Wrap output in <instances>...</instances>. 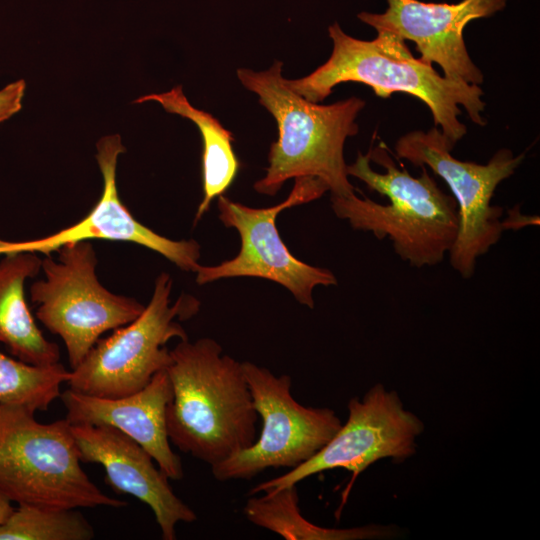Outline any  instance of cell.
I'll return each mask as SVG.
<instances>
[{
	"mask_svg": "<svg viewBox=\"0 0 540 540\" xmlns=\"http://www.w3.org/2000/svg\"><path fill=\"white\" fill-rule=\"evenodd\" d=\"M297 485L251 495L243 514L254 525L270 530L286 540H370L397 536L399 529L370 524L353 528H326L304 518L299 510Z\"/></svg>",
	"mask_w": 540,
	"mask_h": 540,
	"instance_id": "18",
	"label": "cell"
},
{
	"mask_svg": "<svg viewBox=\"0 0 540 540\" xmlns=\"http://www.w3.org/2000/svg\"><path fill=\"white\" fill-rule=\"evenodd\" d=\"M172 279L162 272L155 280L153 295L132 322L100 338L82 361L71 369L67 382L78 393L118 398L138 392L153 376L171 363L166 344L174 338L188 339L178 320H188L200 302L182 294L170 304Z\"/></svg>",
	"mask_w": 540,
	"mask_h": 540,
	"instance_id": "6",
	"label": "cell"
},
{
	"mask_svg": "<svg viewBox=\"0 0 540 540\" xmlns=\"http://www.w3.org/2000/svg\"><path fill=\"white\" fill-rule=\"evenodd\" d=\"M94 528L78 510L18 504L0 523V540H90Z\"/></svg>",
	"mask_w": 540,
	"mask_h": 540,
	"instance_id": "20",
	"label": "cell"
},
{
	"mask_svg": "<svg viewBox=\"0 0 540 540\" xmlns=\"http://www.w3.org/2000/svg\"><path fill=\"white\" fill-rule=\"evenodd\" d=\"M71 370L60 362L34 365L0 351V404L24 408L35 414L45 411L60 397Z\"/></svg>",
	"mask_w": 540,
	"mask_h": 540,
	"instance_id": "19",
	"label": "cell"
},
{
	"mask_svg": "<svg viewBox=\"0 0 540 540\" xmlns=\"http://www.w3.org/2000/svg\"><path fill=\"white\" fill-rule=\"evenodd\" d=\"M42 259L45 279L30 288L38 320L61 337L75 368L107 331L135 320L145 306L107 290L96 275L97 257L88 241L66 244Z\"/></svg>",
	"mask_w": 540,
	"mask_h": 540,
	"instance_id": "8",
	"label": "cell"
},
{
	"mask_svg": "<svg viewBox=\"0 0 540 540\" xmlns=\"http://www.w3.org/2000/svg\"><path fill=\"white\" fill-rule=\"evenodd\" d=\"M328 34L333 42L329 59L307 76L285 79L286 86L306 100L321 103L345 82L365 84L381 98L410 94L425 103L434 125L453 146L467 132L459 120L460 106L475 124L485 125L480 85L440 76L432 64L415 58L398 35L379 30L375 39L360 40L346 34L337 22L328 27Z\"/></svg>",
	"mask_w": 540,
	"mask_h": 540,
	"instance_id": "1",
	"label": "cell"
},
{
	"mask_svg": "<svg viewBox=\"0 0 540 540\" xmlns=\"http://www.w3.org/2000/svg\"><path fill=\"white\" fill-rule=\"evenodd\" d=\"M0 260V343L17 359L34 365L59 362L56 343L47 340L36 325L25 300L24 284L42 264L37 253L15 252Z\"/></svg>",
	"mask_w": 540,
	"mask_h": 540,
	"instance_id": "16",
	"label": "cell"
},
{
	"mask_svg": "<svg viewBox=\"0 0 540 540\" xmlns=\"http://www.w3.org/2000/svg\"><path fill=\"white\" fill-rule=\"evenodd\" d=\"M387 3L383 13L363 11L357 17L376 31H389L414 42L419 58L428 64H438L445 78L471 85L483 83V73L469 56L463 31L469 22L503 10L506 0H461L452 4L387 0Z\"/></svg>",
	"mask_w": 540,
	"mask_h": 540,
	"instance_id": "13",
	"label": "cell"
},
{
	"mask_svg": "<svg viewBox=\"0 0 540 540\" xmlns=\"http://www.w3.org/2000/svg\"><path fill=\"white\" fill-rule=\"evenodd\" d=\"M25 91L24 79H18L0 89V123L21 110Z\"/></svg>",
	"mask_w": 540,
	"mask_h": 540,
	"instance_id": "21",
	"label": "cell"
},
{
	"mask_svg": "<svg viewBox=\"0 0 540 540\" xmlns=\"http://www.w3.org/2000/svg\"><path fill=\"white\" fill-rule=\"evenodd\" d=\"M170 353V443L210 466L249 448L256 440L258 414L242 362L222 354L211 338L180 340Z\"/></svg>",
	"mask_w": 540,
	"mask_h": 540,
	"instance_id": "2",
	"label": "cell"
},
{
	"mask_svg": "<svg viewBox=\"0 0 540 540\" xmlns=\"http://www.w3.org/2000/svg\"><path fill=\"white\" fill-rule=\"evenodd\" d=\"M454 146L436 126L428 131H411L398 139L395 152L416 167H430L452 192L459 215L457 238L449 252V262L462 278L475 272L477 259L495 245L504 232L503 209L491 203L497 186L514 174L524 160L500 149L486 164L461 161L451 151Z\"/></svg>",
	"mask_w": 540,
	"mask_h": 540,
	"instance_id": "7",
	"label": "cell"
},
{
	"mask_svg": "<svg viewBox=\"0 0 540 540\" xmlns=\"http://www.w3.org/2000/svg\"><path fill=\"white\" fill-rule=\"evenodd\" d=\"M13 509L12 503L0 493V523L10 515Z\"/></svg>",
	"mask_w": 540,
	"mask_h": 540,
	"instance_id": "23",
	"label": "cell"
},
{
	"mask_svg": "<svg viewBox=\"0 0 540 540\" xmlns=\"http://www.w3.org/2000/svg\"><path fill=\"white\" fill-rule=\"evenodd\" d=\"M80 460L105 470V482L118 494H129L152 510L164 540L176 539L179 522L196 521L195 512L172 490L169 478L136 441L107 425L71 424Z\"/></svg>",
	"mask_w": 540,
	"mask_h": 540,
	"instance_id": "14",
	"label": "cell"
},
{
	"mask_svg": "<svg viewBox=\"0 0 540 540\" xmlns=\"http://www.w3.org/2000/svg\"><path fill=\"white\" fill-rule=\"evenodd\" d=\"M60 398L70 424L114 427L141 445L169 479L183 478L181 459L172 450L167 433L166 410L172 385L166 369L157 372L138 392L123 397H96L69 388Z\"/></svg>",
	"mask_w": 540,
	"mask_h": 540,
	"instance_id": "15",
	"label": "cell"
},
{
	"mask_svg": "<svg viewBox=\"0 0 540 540\" xmlns=\"http://www.w3.org/2000/svg\"><path fill=\"white\" fill-rule=\"evenodd\" d=\"M347 408V421L320 451L285 474L252 487L249 495L297 485L315 474L342 468L352 476L342 494L340 511L355 480L370 465L386 458L401 463L416 453V441L425 425L405 409L396 391L375 384L362 398H351Z\"/></svg>",
	"mask_w": 540,
	"mask_h": 540,
	"instance_id": "10",
	"label": "cell"
},
{
	"mask_svg": "<svg viewBox=\"0 0 540 540\" xmlns=\"http://www.w3.org/2000/svg\"><path fill=\"white\" fill-rule=\"evenodd\" d=\"M413 177L399 169L381 142L347 165L348 176L361 180L389 204H380L356 194L331 195L338 218L355 230L371 232L378 239L389 238L394 251L416 268L434 266L449 254L458 234L459 215L452 195L443 192L426 167Z\"/></svg>",
	"mask_w": 540,
	"mask_h": 540,
	"instance_id": "3",
	"label": "cell"
},
{
	"mask_svg": "<svg viewBox=\"0 0 540 540\" xmlns=\"http://www.w3.org/2000/svg\"><path fill=\"white\" fill-rule=\"evenodd\" d=\"M530 217L524 216L520 213L518 207L515 210H511L508 217L502 220L504 230L519 229L525 225L534 224L529 221Z\"/></svg>",
	"mask_w": 540,
	"mask_h": 540,
	"instance_id": "22",
	"label": "cell"
},
{
	"mask_svg": "<svg viewBox=\"0 0 540 540\" xmlns=\"http://www.w3.org/2000/svg\"><path fill=\"white\" fill-rule=\"evenodd\" d=\"M71 424L38 422L34 413L0 404V493L11 503L52 509L121 508L81 467Z\"/></svg>",
	"mask_w": 540,
	"mask_h": 540,
	"instance_id": "5",
	"label": "cell"
},
{
	"mask_svg": "<svg viewBox=\"0 0 540 540\" xmlns=\"http://www.w3.org/2000/svg\"><path fill=\"white\" fill-rule=\"evenodd\" d=\"M96 147L103 191L87 216L70 227L40 239H0V256L22 251L50 255L66 244L101 239L142 245L158 252L180 269L196 272L200 265V245L195 240L175 241L157 234L136 220L120 200L116 168L119 155L125 152L120 135L104 136L99 139Z\"/></svg>",
	"mask_w": 540,
	"mask_h": 540,
	"instance_id": "12",
	"label": "cell"
},
{
	"mask_svg": "<svg viewBox=\"0 0 540 540\" xmlns=\"http://www.w3.org/2000/svg\"><path fill=\"white\" fill-rule=\"evenodd\" d=\"M148 101L159 103L168 113L189 119L200 131L203 198L195 215L196 223L209 209L212 200L223 195L237 176L240 163L232 147L234 137L212 114L194 107L185 96L182 85L167 92L144 95L133 103Z\"/></svg>",
	"mask_w": 540,
	"mask_h": 540,
	"instance_id": "17",
	"label": "cell"
},
{
	"mask_svg": "<svg viewBox=\"0 0 540 540\" xmlns=\"http://www.w3.org/2000/svg\"><path fill=\"white\" fill-rule=\"evenodd\" d=\"M242 366L262 429L249 448L211 466L221 482L250 480L268 468L293 469L320 451L342 425L334 410L298 403L289 375L276 376L249 361Z\"/></svg>",
	"mask_w": 540,
	"mask_h": 540,
	"instance_id": "9",
	"label": "cell"
},
{
	"mask_svg": "<svg viewBox=\"0 0 540 540\" xmlns=\"http://www.w3.org/2000/svg\"><path fill=\"white\" fill-rule=\"evenodd\" d=\"M326 191L328 187L321 180L299 177L289 196L271 207L252 208L220 195L219 218L226 227L238 231L241 248L231 260L215 266L199 265L196 282L203 285L222 278H263L284 286L300 304L312 309L314 288L336 285L337 279L330 270L295 258L279 235L276 218L281 211L316 200Z\"/></svg>",
	"mask_w": 540,
	"mask_h": 540,
	"instance_id": "11",
	"label": "cell"
},
{
	"mask_svg": "<svg viewBox=\"0 0 540 540\" xmlns=\"http://www.w3.org/2000/svg\"><path fill=\"white\" fill-rule=\"evenodd\" d=\"M282 68L283 62L275 60L259 72L237 69L241 84L258 95L259 103L272 114L278 127L266 174L255 182L254 189L273 196L291 178L313 177L325 183L331 195L354 194L344 144L358 133L356 118L365 101L351 97L329 105L310 102L286 86Z\"/></svg>",
	"mask_w": 540,
	"mask_h": 540,
	"instance_id": "4",
	"label": "cell"
}]
</instances>
